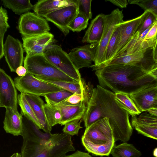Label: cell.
<instances>
[{"label":"cell","mask_w":157,"mask_h":157,"mask_svg":"<svg viewBox=\"0 0 157 157\" xmlns=\"http://www.w3.org/2000/svg\"><path fill=\"white\" fill-rule=\"evenodd\" d=\"M17 28L22 37L39 35L49 33L50 30L46 19L31 12L21 16Z\"/></svg>","instance_id":"cell-8"},{"label":"cell","mask_w":157,"mask_h":157,"mask_svg":"<svg viewBox=\"0 0 157 157\" xmlns=\"http://www.w3.org/2000/svg\"><path fill=\"white\" fill-rule=\"evenodd\" d=\"M147 73L155 81L157 82V67L149 70Z\"/></svg>","instance_id":"cell-45"},{"label":"cell","mask_w":157,"mask_h":157,"mask_svg":"<svg viewBox=\"0 0 157 157\" xmlns=\"http://www.w3.org/2000/svg\"><path fill=\"white\" fill-rule=\"evenodd\" d=\"M27 72L26 69L22 66L18 67L16 69V73L18 76L22 77L25 75Z\"/></svg>","instance_id":"cell-44"},{"label":"cell","mask_w":157,"mask_h":157,"mask_svg":"<svg viewBox=\"0 0 157 157\" xmlns=\"http://www.w3.org/2000/svg\"><path fill=\"white\" fill-rule=\"evenodd\" d=\"M73 94L67 90L62 89L55 92L45 95L44 97L46 103L54 105L64 101Z\"/></svg>","instance_id":"cell-32"},{"label":"cell","mask_w":157,"mask_h":157,"mask_svg":"<svg viewBox=\"0 0 157 157\" xmlns=\"http://www.w3.org/2000/svg\"><path fill=\"white\" fill-rule=\"evenodd\" d=\"M147 12L148 11H145L140 16L131 20L124 21L119 24L120 40L115 55L127 44L137 31Z\"/></svg>","instance_id":"cell-17"},{"label":"cell","mask_w":157,"mask_h":157,"mask_svg":"<svg viewBox=\"0 0 157 157\" xmlns=\"http://www.w3.org/2000/svg\"><path fill=\"white\" fill-rule=\"evenodd\" d=\"M123 10L118 8L113 10L105 15L104 29L101 40L95 52L94 64L91 67L93 70L101 68L105 62V53L108 44L116 28L123 22Z\"/></svg>","instance_id":"cell-5"},{"label":"cell","mask_w":157,"mask_h":157,"mask_svg":"<svg viewBox=\"0 0 157 157\" xmlns=\"http://www.w3.org/2000/svg\"><path fill=\"white\" fill-rule=\"evenodd\" d=\"M91 0H77L78 12L84 14L89 19L92 17L91 10Z\"/></svg>","instance_id":"cell-39"},{"label":"cell","mask_w":157,"mask_h":157,"mask_svg":"<svg viewBox=\"0 0 157 157\" xmlns=\"http://www.w3.org/2000/svg\"><path fill=\"white\" fill-rule=\"evenodd\" d=\"M82 120H75L66 124L62 130L63 133L70 136L78 135L79 130L82 128L80 126Z\"/></svg>","instance_id":"cell-38"},{"label":"cell","mask_w":157,"mask_h":157,"mask_svg":"<svg viewBox=\"0 0 157 157\" xmlns=\"http://www.w3.org/2000/svg\"><path fill=\"white\" fill-rule=\"evenodd\" d=\"M3 128L7 133L14 136H21L23 129L22 114L10 108H6Z\"/></svg>","instance_id":"cell-18"},{"label":"cell","mask_w":157,"mask_h":157,"mask_svg":"<svg viewBox=\"0 0 157 157\" xmlns=\"http://www.w3.org/2000/svg\"><path fill=\"white\" fill-rule=\"evenodd\" d=\"M24 94L40 124L42 130L44 132L51 133L52 127L49 124L45 114L44 107L45 103L43 100L39 96Z\"/></svg>","instance_id":"cell-20"},{"label":"cell","mask_w":157,"mask_h":157,"mask_svg":"<svg viewBox=\"0 0 157 157\" xmlns=\"http://www.w3.org/2000/svg\"><path fill=\"white\" fill-rule=\"evenodd\" d=\"M148 70L133 65H108L95 71L99 85L114 93H129L135 87L155 81Z\"/></svg>","instance_id":"cell-2"},{"label":"cell","mask_w":157,"mask_h":157,"mask_svg":"<svg viewBox=\"0 0 157 157\" xmlns=\"http://www.w3.org/2000/svg\"><path fill=\"white\" fill-rule=\"evenodd\" d=\"M129 114L115 98V94L99 85L93 88L82 119L86 128L96 121L108 118L115 142H126L132 134Z\"/></svg>","instance_id":"cell-1"},{"label":"cell","mask_w":157,"mask_h":157,"mask_svg":"<svg viewBox=\"0 0 157 157\" xmlns=\"http://www.w3.org/2000/svg\"><path fill=\"white\" fill-rule=\"evenodd\" d=\"M105 15L103 13L97 15L92 20L83 36L82 41L90 44H98L103 33Z\"/></svg>","instance_id":"cell-19"},{"label":"cell","mask_w":157,"mask_h":157,"mask_svg":"<svg viewBox=\"0 0 157 157\" xmlns=\"http://www.w3.org/2000/svg\"><path fill=\"white\" fill-rule=\"evenodd\" d=\"M90 85V84H87L86 87L83 94H73L64 101L72 105H76L79 103L84 98L88 91Z\"/></svg>","instance_id":"cell-41"},{"label":"cell","mask_w":157,"mask_h":157,"mask_svg":"<svg viewBox=\"0 0 157 157\" xmlns=\"http://www.w3.org/2000/svg\"><path fill=\"white\" fill-rule=\"evenodd\" d=\"M73 0H40L34 5L33 10L37 15L44 17L50 12L71 4Z\"/></svg>","instance_id":"cell-21"},{"label":"cell","mask_w":157,"mask_h":157,"mask_svg":"<svg viewBox=\"0 0 157 157\" xmlns=\"http://www.w3.org/2000/svg\"><path fill=\"white\" fill-rule=\"evenodd\" d=\"M146 51L142 50L115 57L109 62L105 66L117 64L139 66L148 71L143 64L145 61V53Z\"/></svg>","instance_id":"cell-22"},{"label":"cell","mask_w":157,"mask_h":157,"mask_svg":"<svg viewBox=\"0 0 157 157\" xmlns=\"http://www.w3.org/2000/svg\"><path fill=\"white\" fill-rule=\"evenodd\" d=\"M110 154L113 157H140L142 155L141 152L133 144L126 142L115 145Z\"/></svg>","instance_id":"cell-26"},{"label":"cell","mask_w":157,"mask_h":157,"mask_svg":"<svg viewBox=\"0 0 157 157\" xmlns=\"http://www.w3.org/2000/svg\"><path fill=\"white\" fill-rule=\"evenodd\" d=\"M89 19L84 13H78L68 26V29L73 32H79L87 27Z\"/></svg>","instance_id":"cell-33"},{"label":"cell","mask_w":157,"mask_h":157,"mask_svg":"<svg viewBox=\"0 0 157 157\" xmlns=\"http://www.w3.org/2000/svg\"><path fill=\"white\" fill-rule=\"evenodd\" d=\"M151 27V26L149 27L140 34L137 31L127 44L117 53L113 58L144 50L142 47V42Z\"/></svg>","instance_id":"cell-23"},{"label":"cell","mask_w":157,"mask_h":157,"mask_svg":"<svg viewBox=\"0 0 157 157\" xmlns=\"http://www.w3.org/2000/svg\"><path fill=\"white\" fill-rule=\"evenodd\" d=\"M75 150L71 136L64 133L53 134L48 144L33 157H63Z\"/></svg>","instance_id":"cell-9"},{"label":"cell","mask_w":157,"mask_h":157,"mask_svg":"<svg viewBox=\"0 0 157 157\" xmlns=\"http://www.w3.org/2000/svg\"><path fill=\"white\" fill-rule=\"evenodd\" d=\"M18 102L21 108L22 115L33 122L40 129H42L40 124L31 106L26 99L24 94L21 93L18 95Z\"/></svg>","instance_id":"cell-29"},{"label":"cell","mask_w":157,"mask_h":157,"mask_svg":"<svg viewBox=\"0 0 157 157\" xmlns=\"http://www.w3.org/2000/svg\"><path fill=\"white\" fill-rule=\"evenodd\" d=\"M16 87L21 93L44 97L45 95L63 89L54 85L36 78L27 72L25 75L14 78Z\"/></svg>","instance_id":"cell-7"},{"label":"cell","mask_w":157,"mask_h":157,"mask_svg":"<svg viewBox=\"0 0 157 157\" xmlns=\"http://www.w3.org/2000/svg\"><path fill=\"white\" fill-rule=\"evenodd\" d=\"M157 40V21L153 25L142 42L144 50L147 51L149 48L154 47Z\"/></svg>","instance_id":"cell-34"},{"label":"cell","mask_w":157,"mask_h":157,"mask_svg":"<svg viewBox=\"0 0 157 157\" xmlns=\"http://www.w3.org/2000/svg\"><path fill=\"white\" fill-rule=\"evenodd\" d=\"M105 1L109 2L114 5L122 8H126L128 4V1L126 0H107Z\"/></svg>","instance_id":"cell-42"},{"label":"cell","mask_w":157,"mask_h":157,"mask_svg":"<svg viewBox=\"0 0 157 157\" xmlns=\"http://www.w3.org/2000/svg\"><path fill=\"white\" fill-rule=\"evenodd\" d=\"M153 108H157V99L155 101V103L153 105Z\"/></svg>","instance_id":"cell-51"},{"label":"cell","mask_w":157,"mask_h":157,"mask_svg":"<svg viewBox=\"0 0 157 157\" xmlns=\"http://www.w3.org/2000/svg\"><path fill=\"white\" fill-rule=\"evenodd\" d=\"M153 82L140 86L129 93L130 98L141 113L153 108L157 99V82Z\"/></svg>","instance_id":"cell-10"},{"label":"cell","mask_w":157,"mask_h":157,"mask_svg":"<svg viewBox=\"0 0 157 157\" xmlns=\"http://www.w3.org/2000/svg\"><path fill=\"white\" fill-rule=\"evenodd\" d=\"M54 35L49 32L35 36L22 37L26 56L44 54L47 47L52 42Z\"/></svg>","instance_id":"cell-16"},{"label":"cell","mask_w":157,"mask_h":157,"mask_svg":"<svg viewBox=\"0 0 157 157\" xmlns=\"http://www.w3.org/2000/svg\"><path fill=\"white\" fill-rule=\"evenodd\" d=\"M156 21L155 17L148 11L142 23L137 30L140 34L151 26Z\"/></svg>","instance_id":"cell-40"},{"label":"cell","mask_w":157,"mask_h":157,"mask_svg":"<svg viewBox=\"0 0 157 157\" xmlns=\"http://www.w3.org/2000/svg\"><path fill=\"white\" fill-rule=\"evenodd\" d=\"M93 89L90 85L84 98L78 104L72 105L63 101L54 105L59 108L61 112L62 118L60 124L64 125L68 122L82 119Z\"/></svg>","instance_id":"cell-14"},{"label":"cell","mask_w":157,"mask_h":157,"mask_svg":"<svg viewBox=\"0 0 157 157\" xmlns=\"http://www.w3.org/2000/svg\"><path fill=\"white\" fill-rule=\"evenodd\" d=\"M147 112L157 117V108H152L148 110Z\"/></svg>","instance_id":"cell-47"},{"label":"cell","mask_w":157,"mask_h":157,"mask_svg":"<svg viewBox=\"0 0 157 157\" xmlns=\"http://www.w3.org/2000/svg\"><path fill=\"white\" fill-rule=\"evenodd\" d=\"M131 121L141 125L157 127V117L147 112L141 113L138 117H132Z\"/></svg>","instance_id":"cell-35"},{"label":"cell","mask_w":157,"mask_h":157,"mask_svg":"<svg viewBox=\"0 0 157 157\" xmlns=\"http://www.w3.org/2000/svg\"><path fill=\"white\" fill-rule=\"evenodd\" d=\"M5 7L11 10L16 14L20 15L33 9L34 6L29 0H1Z\"/></svg>","instance_id":"cell-27"},{"label":"cell","mask_w":157,"mask_h":157,"mask_svg":"<svg viewBox=\"0 0 157 157\" xmlns=\"http://www.w3.org/2000/svg\"><path fill=\"white\" fill-rule=\"evenodd\" d=\"M81 140L89 152L97 156H109L115 142L109 118L98 120L86 128Z\"/></svg>","instance_id":"cell-3"},{"label":"cell","mask_w":157,"mask_h":157,"mask_svg":"<svg viewBox=\"0 0 157 157\" xmlns=\"http://www.w3.org/2000/svg\"><path fill=\"white\" fill-rule=\"evenodd\" d=\"M153 154L155 157H157V147L155 148L153 151Z\"/></svg>","instance_id":"cell-49"},{"label":"cell","mask_w":157,"mask_h":157,"mask_svg":"<svg viewBox=\"0 0 157 157\" xmlns=\"http://www.w3.org/2000/svg\"><path fill=\"white\" fill-rule=\"evenodd\" d=\"M44 109L47 120L52 127L60 123L62 115L60 110L54 105H51L47 103L44 104Z\"/></svg>","instance_id":"cell-30"},{"label":"cell","mask_w":157,"mask_h":157,"mask_svg":"<svg viewBox=\"0 0 157 157\" xmlns=\"http://www.w3.org/2000/svg\"><path fill=\"white\" fill-rule=\"evenodd\" d=\"M157 67V59L154 62V63L153 64L150 69Z\"/></svg>","instance_id":"cell-50"},{"label":"cell","mask_w":157,"mask_h":157,"mask_svg":"<svg viewBox=\"0 0 157 157\" xmlns=\"http://www.w3.org/2000/svg\"><path fill=\"white\" fill-rule=\"evenodd\" d=\"M115 98L119 105L132 117L137 116L141 113L130 98L129 94L123 92L115 93Z\"/></svg>","instance_id":"cell-25"},{"label":"cell","mask_w":157,"mask_h":157,"mask_svg":"<svg viewBox=\"0 0 157 157\" xmlns=\"http://www.w3.org/2000/svg\"><path fill=\"white\" fill-rule=\"evenodd\" d=\"M8 17L6 10L2 6L0 8V59L4 56V37L7 29L10 28L8 22Z\"/></svg>","instance_id":"cell-31"},{"label":"cell","mask_w":157,"mask_h":157,"mask_svg":"<svg viewBox=\"0 0 157 157\" xmlns=\"http://www.w3.org/2000/svg\"><path fill=\"white\" fill-rule=\"evenodd\" d=\"M129 4H136L152 14L157 21V0H128Z\"/></svg>","instance_id":"cell-36"},{"label":"cell","mask_w":157,"mask_h":157,"mask_svg":"<svg viewBox=\"0 0 157 157\" xmlns=\"http://www.w3.org/2000/svg\"><path fill=\"white\" fill-rule=\"evenodd\" d=\"M24 51L23 44L19 40L8 36L4 44V56L11 72H16L17 69L22 66Z\"/></svg>","instance_id":"cell-13"},{"label":"cell","mask_w":157,"mask_h":157,"mask_svg":"<svg viewBox=\"0 0 157 157\" xmlns=\"http://www.w3.org/2000/svg\"><path fill=\"white\" fill-rule=\"evenodd\" d=\"M152 55L153 59L155 62L157 59V40L154 47L153 49Z\"/></svg>","instance_id":"cell-46"},{"label":"cell","mask_w":157,"mask_h":157,"mask_svg":"<svg viewBox=\"0 0 157 157\" xmlns=\"http://www.w3.org/2000/svg\"><path fill=\"white\" fill-rule=\"evenodd\" d=\"M44 55L47 59L60 71L78 82L82 78L78 70L70 59L68 54L61 47L50 44L46 48Z\"/></svg>","instance_id":"cell-6"},{"label":"cell","mask_w":157,"mask_h":157,"mask_svg":"<svg viewBox=\"0 0 157 157\" xmlns=\"http://www.w3.org/2000/svg\"><path fill=\"white\" fill-rule=\"evenodd\" d=\"M10 157H21V153L17 152L13 154Z\"/></svg>","instance_id":"cell-48"},{"label":"cell","mask_w":157,"mask_h":157,"mask_svg":"<svg viewBox=\"0 0 157 157\" xmlns=\"http://www.w3.org/2000/svg\"><path fill=\"white\" fill-rule=\"evenodd\" d=\"M63 157H92L88 153L77 151L75 153L69 155H65Z\"/></svg>","instance_id":"cell-43"},{"label":"cell","mask_w":157,"mask_h":157,"mask_svg":"<svg viewBox=\"0 0 157 157\" xmlns=\"http://www.w3.org/2000/svg\"><path fill=\"white\" fill-rule=\"evenodd\" d=\"M14 81L0 69V107L17 110L18 96Z\"/></svg>","instance_id":"cell-12"},{"label":"cell","mask_w":157,"mask_h":157,"mask_svg":"<svg viewBox=\"0 0 157 157\" xmlns=\"http://www.w3.org/2000/svg\"><path fill=\"white\" fill-rule=\"evenodd\" d=\"M131 124L138 133L157 140V127L141 125L132 121H131Z\"/></svg>","instance_id":"cell-37"},{"label":"cell","mask_w":157,"mask_h":157,"mask_svg":"<svg viewBox=\"0 0 157 157\" xmlns=\"http://www.w3.org/2000/svg\"><path fill=\"white\" fill-rule=\"evenodd\" d=\"M98 44H86L76 47L71 51L68 55L78 70L92 67V62H94L95 49Z\"/></svg>","instance_id":"cell-15"},{"label":"cell","mask_w":157,"mask_h":157,"mask_svg":"<svg viewBox=\"0 0 157 157\" xmlns=\"http://www.w3.org/2000/svg\"><path fill=\"white\" fill-rule=\"evenodd\" d=\"M78 13L77 0H73L71 4L55 10L43 17L53 23L66 36L70 32L68 25Z\"/></svg>","instance_id":"cell-11"},{"label":"cell","mask_w":157,"mask_h":157,"mask_svg":"<svg viewBox=\"0 0 157 157\" xmlns=\"http://www.w3.org/2000/svg\"><path fill=\"white\" fill-rule=\"evenodd\" d=\"M35 77L40 80L54 85L73 94H83L87 86L84 80L82 79L81 82L78 83L62 81L41 77Z\"/></svg>","instance_id":"cell-24"},{"label":"cell","mask_w":157,"mask_h":157,"mask_svg":"<svg viewBox=\"0 0 157 157\" xmlns=\"http://www.w3.org/2000/svg\"><path fill=\"white\" fill-rule=\"evenodd\" d=\"M119 25L115 29L108 44L106 51L105 62L101 68L105 66L113 58L116 53L120 40V29Z\"/></svg>","instance_id":"cell-28"},{"label":"cell","mask_w":157,"mask_h":157,"mask_svg":"<svg viewBox=\"0 0 157 157\" xmlns=\"http://www.w3.org/2000/svg\"><path fill=\"white\" fill-rule=\"evenodd\" d=\"M24 66L27 72L35 75L71 82H78L52 64L44 54L26 56Z\"/></svg>","instance_id":"cell-4"}]
</instances>
